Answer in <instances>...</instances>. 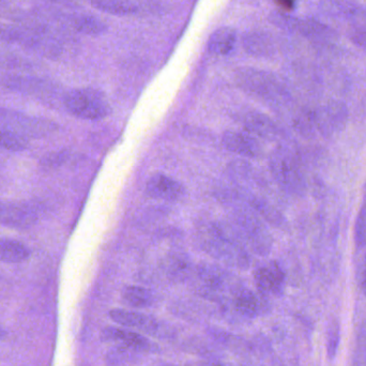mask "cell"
Returning a JSON list of instances; mask_svg holds the SVG:
<instances>
[{"mask_svg":"<svg viewBox=\"0 0 366 366\" xmlns=\"http://www.w3.org/2000/svg\"><path fill=\"white\" fill-rule=\"evenodd\" d=\"M279 8L284 11H290L295 8L296 0H274Z\"/></svg>","mask_w":366,"mask_h":366,"instance_id":"f546056e","label":"cell"},{"mask_svg":"<svg viewBox=\"0 0 366 366\" xmlns=\"http://www.w3.org/2000/svg\"><path fill=\"white\" fill-rule=\"evenodd\" d=\"M270 21L277 27L282 28V29L288 30V31H298L300 19H297L296 17L288 15L284 11H277V12H273L270 15Z\"/></svg>","mask_w":366,"mask_h":366,"instance_id":"4316f807","label":"cell"},{"mask_svg":"<svg viewBox=\"0 0 366 366\" xmlns=\"http://www.w3.org/2000/svg\"><path fill=\"white\" fill-rule=\"evenodd\" d=\"M6 331L4 330V329L2 328L1 326H0V341H2V340H4V337H6Z\"/></svg>","mask_w":366,"mask_h":366,"instance_id":"4dcf8cb0","label":"cell"},{"mask_svg":"<svg viewBox=\"0 0 366 366\" xmlns=\"http://www.w3.org/2000/svg\"><path fill=\"white\" fill-rule=\"evenodd\" d=\"M234 307L239 313L247 317H255L259 314L260 302L257 296L251 290L243 288L234 296Z\"/></svg>","mask_w":366,"mask_h":366,"instance_id":"7402d4cb","label":"cell"},{"mask_svg":"<svg viewBox=\"0 0 366 366\" xmlns=\"http://www.w3.org/2000/svg\"><path fill=\"white\" fill-rule=\"evenodd\" d=\"M36 221V213L28 207L0 200V225L24 230L32 227Z\"/></svg>","mask_w":366,"mask_h":366,"instance_id":"30bf717a","label":"cell"},{"mask_svg":"<svg viewBox=\"0 0 366 366\" xmlns=\"http://www.w3.org/2000/svg\"><path fill=\"white\" fill-rule=\"evenodd\" d=\"M242 46L249 55L254 57H269L272 55L274 47L272 40L262 30H249L242 36Z\"/></svg>","mask_w":366,"mask_h":366,"instance_id":"5bb4252c","label":"cell"},{"mask_svg":"<svg viewBox=\"0 0 366 366\" xmlns=\"http://www.w3.org/2000/svg\"><path fill=\"white\" fill-rule=\"evenodd\" d=\"M143 352L128 347V346L118 345L113 348L107 356V366H132L139 360Z\"/></svg>","mask_w":366,"mask_h":366,"instance_id":"603a6c76","label":"cell"},{"mask_svg":"<svg viewBox=\"0 0 366 366\" xmlns=\"http://www.w3.org/2000/svg\"><path fill=\"white\" fill-rule=\"evenodd\" d=\"M237 32L232 27H219L212 32L208 41L209 53L214 56H226L234 49Z\"/></svg>","mask_w":366,"mask_h":366,"instance_id":"2e32d148","label":"cell"},{"mask_svg":"<svg viewBox=\"0 0 366 366\" xmlns=\"http://www.w3.org/2000/svg\"><path fill=\"white\" fill-rule=\"evenodd\" d=\"M122 299L129 307L145 309L154 305V294L141 286H128L122 292Z\"/></svg>","mask_w":366,"mask_h":366,"instance_id":"ffe728a7","label":"cell"},{"mask_svg":"<svg viewBox=\"0 0 366 366\" xmlns=\"http://www.w3.org/2000/svg\"><path fill=\"white\" fill-rule=\"evenodd\" d=\"M109 316L114 322L126 328L152 333L157 332L159 329L158 322L154 318L139 312L116 309L109 312Z\"/></svg>","mask_w":366,"mask_h":366,"instance_id":"4fadbf2b","label":"cell"},{"mask_svg":"<svg viewBox=\"0 0 366 366\" xmlns=\"http://www.w3.org/2000/svg\"><path fill=\"white\" fill-rule=\"evenodd\" d=\"M234 229L240 237L245 247H249L259 255H268L272 249L273 241L270 232L257 214L247 206L238 207L232 213Z\"/></svg>","mask_w":366,"mask_h":366,"instance_id":"7a4b0ae2","label":"cell"},{"mask_svg":"<svg viewBox=\"0 0 366 366\" xmlns=\"http://www.w3.org/2000/svg\"><path fill=\"white\" fill-rule=\"evenodd\" d=\"M73 26L77 31L87 36H98L107 31V24L92 14H79L73 19Z\"/></svg>","mask_w":366,"mask_h":366,"instance_id":"44dd1931","label":"cell"},{"mask_svg":"<svg viewBox=\"0 0 366 366\" xmlns=\"http://www.w3.org/2000/svg\"><path fill=\"white\" fill-rule=\"evenodd\" d=\"M316 130L324 137H332L346 128L350 119L347 105L341 101H330L314 112Z\"/></svg>","mask_w":366,"mask_h":366,"instance_id":"52a82bcc","label":"cell"},{"mask_svg":"<svg viewBox=\"0 0 366 366\" xmlns=\"http://www.w3.org/2000/svg\"><path fill=\"white\" fill-rule=\"evenodd\" d=\"M237 79L243 89L264 100L274 102L285 96L277 79L264 71L242 69L237 74Z\"/></svg>","mask_w":366,"mask_h":366,"instance_id":"5b68a950","label":"cell"},{"mask_svg":"<svg viewBox=\"0 0 366 366\" xmlns=\"http://www.w3.org/2000/svg\"><path fill=\"white\" fill-rule=\"evenodd\" d=\"M145 192L154 199L177 202L184 196L185 189L182 182L163 174L152 176L146 183Z\"/></svg>","mask_w":366,"mask_h":366,"instance_id":"9c48e42d","label":"cell"},{"mask_svg":"<svg viewBox=\"0 0 366 366\" xmlns=\"http://www.w3.org/2000/svg\"><path fill=\"white\" fill-rule=\"evenodd\" d=\"M245 128L249 132L253 133L257 137L266 139H275L280 137V130L274 122L259 113H249L245 115Z\"/></svg>","mask_w":366,"mask_h":366,"instance_id":"9a60e30c","label":"cell"},{"mask_svg":"<svg viewBox=\"0 0 366 366\" xmlns=\"http://www.w3.org/2000/svg\"><path fill=\"white\" fill-rule=\"evenodd\" d=\"M256 286L262 295H281L285 286L286 275L277 262L260 267L254 274Z\"/></svg>","mask_w":366,"mask_h":366,"instance_id":"7c38bea8","label":"cell"},{"mask_svg":"<svg viewBox=\"0 0 366 366\" xmlns=\"http://www.w3.org/2000/svg\"><path fill=\"white\" fill-rule=\"evenodd\" d=\"M198 239L200 247L215 259L236 268H249L247 247L230 226L217 222L200 226Z\"/></svg>","mask_w":366,"mask_h":366,"instance_id":"6da1fadb","label":"cell"},{"mask_svg":"<svg viewBox=\"0 0 366 366\" xmlns=\"http://www.w3.org/2000/svg\"><path fill=\"white\" fill-rule=\"evenodd\" d=\"M66 109L75 117L85 120H100L111 113L107 96L94 88L71 90L64 98Z\"/></svg>","mask_w":366,"mask_h":366,"instance_id":"3957f363","label":"cell"},{"mask_svg":"<svg viewBox=\"0 0 366 366\" xmlns=\"http://www.w3.org/2000/svg\"><path fill=\"white\" fill-rule=\"evenodd\" d=\"M270 169L273 178L283 191L290 195L302 196L307 191V180L298 160L285 149L271 154Z\"/></svg>","mask_w":366,"mask_h":366,"instance_id":"277c9868","label":"cell"},{"mask_svg":"<svg viewBox=\"0 0 366 366\" xmlns=\"http://www.w3.org/2000/svg\"><path fill=\"white\" fill-rule=\"evenodd\" d=\"M247 206L262 219H266L268 223L272 224L275 227H284L286 225L285 219L281 212L277 210L272 204L267 202L266 200L260 199L258 197H249L247 200Z\"/></svg>","mask_w":366,"mask_h":366,"instance_id":"d6986e66","label":"cell"},{"mask_svg":"<svg viewBox=\"0 0 366 366\" xmlns=\"http://www.w3.org/2000/svg\"><path fill=\"white\" fill-rule=\"evenodd\" d=\"M97 10L117 16H130L139 12V8L132 0H86Z\"/></svg>","mask_w":366,"mask_h":366,"instance_id":"e0dca14e","label":"cell"},{"mask_svg":"<svg viewBox=\"0 0 366 366\" xmlns=\"http://www.w3.org/2000/svg\"><path fill=\"white\" fill-rule=\"evenodd\" d=\"M222 143L232 154L244 158L257 159L262 156V146L253 133L243 130H229L224 133Z\"/></svg>","mask_w":366,"mask_h":366,"instance_id":"ba28073f","label":"cell"},{"mask_svg":"<svg viewBox=\"0 0 366 366\" xmlns=\"http://www.w3.org/2000/svg\"><path fill=\"white\" fill-rule=\"evenodd\" d=\"M198 277L200 281L204 282V285L210 290H221L224 285V274L217 267L207 266L200 267L198 269Z\"/></svg>","mask_w":366,"mask_h":366,"instance_id":"cb8c5ba5","label":"cell"},{"mask_svg":"<svg viewBox=\"0 0 366 366\" xmlns=\"http://www.w3.org/2000/svg\"><path fill=\"white\" fill-rule=\"evenodd\" d=\"M355 238L359 247L366 244V196L357 217Z\"/></svg>","mask_w":366,"mask_h":366,"instance_id":"83f0119b","label":"cell"},{"mask_svg":"<svg viewBox=\"0 0 366 366\" xmlns=\"http://www.w3.org/2000/svg\"><path fill=\"white\" fill-rule=\"evenodd\" d=\"M359 249H362V255L358 266V282L361 290L366 297V244Z\"/></svg>","mask_w":366,"mask_h":366,"instance_id":"f1b7e54d","label":"cell"},{"mask_svg":"<svg viewBox=\"0 0 366 366\" xmlns=\"http://www.w3.org/2000/svg\"><path fill=\"white\" fill-rule=\"evenodd\" d=\"M0 126L23 139L46 137V133L51 130L49 122L43 118L30 117L8 109H0Z\"/></svg>","mask_w":366,"mask_h":366,"instance_id":"8992f818","label":"cell"},{"mask_svg":"<svg viewBox=\"0 0 366 366\" xmlns=\"http://www.w3.org/2000/svg\"><path fill=\"white\" fill-rule=\"evenodd\" d=\"M30 251L21 241L0 238V262L19 264L29 258Z\"/></svg>","mask_w":366,"mask_h":366,"instance_id":"ac0fdd59","label":"cell"},{"mask_svg":"<svg viewBox=\"0 0 366 366\" xmlns=\"http://www.w3.org/2000/svg\"><path fill=\"white\" fill-rule=\"evenodd\" d=\"M101 339L104 342H114L118 345L134 348L143 354L144 352H154L157 350V345L146 339L144 335H139L132 330H128V329L107 327L101 332Z\"/></svg>","mask_w":366,"mask_h":366,"instance_id":"8fae6325","label":"cell"},{"mask_svg":"<svg viewBox=\"0 0 366 366\" xmlns=\"http://www.w3.org/2000/svg\"><path fill=\"white\" fill-rule=\"evenodd\" d=\"M0 148L9 152H23L27 148V141L10 131L0 128Z\"/></svg>","mask_w":366,"mask_h":366,"instance_id":"d4e9b609","label":"cell"},{"mask_svg":"<svg viewBox=\"0 0 366 366\" xmlns=\"http://www.w3.org/2000/svg\"><path fill=\"white\" fill-rule=\"evenodd\" d=\"M341 341V327L337 320H332L327 330V354L329 359H335Z\"/></svg>","mask_w":366,"mask_h":366,"instance_id":"484cf974","label":"cell"}]
</instances>
